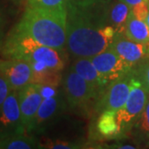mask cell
<instances>
[{
  "mask_svg": "<svg viewBox=\"0 0 149 149\" xmlns=\"http://www.w3.org/2000/svg\"><path fill=\"white\" fill-rule=\"evenodd\" d=\"M109 2L69 0L65 48L73 58H91L100 53L118 35L108 19Z\"/></svg>",
  "mask_w": 149,
  "mask_h": 149,
  "instance_id": "cell-1",
  "label": "cell"
},
{
  "mask_svg": "<svg viewBox=\"0 0 149 149\" xmlns=\"http://www.w3.org/2000/svg\"><path fill=\"white\" fill-rule=\"evenodd\" d=\"M66 8H43L26 6L14 28L38 43L57 50L66 47Z\"/></svg>",
  "mask_w": 149,
  "mask_h": 149,
  "instance_id": "cell-2",
  "label": "cell"
},
{
  "mask_svg": "<svg viewBox=\"0 0 149 149\" xmlns=\"http://www.w3.org/2000/svg\"><path fill=\"white\" fill-rule=\"evenodd\" d=\"M1 53L8 59L27 61L30 65L42 62L55 70L62 71L65 65V50H57L42 45L13 27L0 45Z\"/></svg>",
  "mask_w": 149,
  "mask_h": 149,
  "instance_id": "cell-3",
  "label": "cell"
},
{
  "mask_svg": "<svg viewBox=\"0 0 149 149\" xmlns=\"http://www.w3.org/2000/svg\"><path fill=\"white\" fill-rule=\"evenodd\" d=\"M61 87L70 111L82 117L94 113L98 97L80 74L68 68L62 75Z\"/></svg>",
  "mask_w": 149,
  "mask_h": 149,
  "instance_id": "cell-4",
  "label": "cell"
},
{
  "mask_svg": "<svg viewBox=\"0 0 149 149\" xmlns=\"http://www.w3.org/2000/svg\"><path fill=\"white\" fill-rule=\"evenodd\" d=\"M68 110L69 107L61 87L57 95L43 99L27 133L36 136L47 134L51 128L61 121Z\"/></svg>",
  "mask_w": 149,
  "mask_h": 149,
  "instance_id": "cell-5",
  "label": "cell"
},
{
  "mask_svg": "<svg viewBox=\"0 0 149 149\" xmlns=\"http://www.w3.org/2000/svg\"><path fill=\"white\" fill-rule=\"evenodd\" d=\"M148 97V91L134 74V79L128 100L123 107L117 111L118 121L125 137L128 138L129 131L143 111Z\"/></svg>",
  "mask_w": 149,
  "mask_h": 149,
  "instance_id": "cell-6",
  "label": "cell"
},
{
  "mask_svg": "<svg viewBox=\"0 0 149 149\" xmlns=\"http://www.w3.org/2000/svg\"><path fill=\"white\" fill-rule=\"evenodd\" d=\"M134 79L133 69L126 74L110 82L96 102L94 113L98 115L106 110L118 111L128 100Z\"/></svg>",
  "mask_w": 149,
  "mask_h": 149,
  "instance_id": "cell-7",
  "label": "cell"
},
{
  "mask_svg": "<svg viewBox=\"0 0 149 149\" xmlns=\"http://www.w3.org/2000/svg\"><path fill=\"white\" fill-rule=\"evenodd\" d=\"M17 99V91H12L0 107V140L26 133Z\"/></svg>",
  "mask_w": 149,
  "mask_h": 149,
  "instance_id": "cell-8",
  "label": "cell"
},
{
  "mask_svg": "<svg viewBox=\"0 0 149 149\" xmlns=\"http://www.w3.org/2000/svg\"><path fill=\"white\" fill-rule=\"evenodd\" d=\"M91 61L104 78L110 83L133 69L110 48L91 57Z\"/></svg>",
  "mask_w": 149,
  "mask_h": 149,
  "instance_id": "cell-9",
  "label": "cell"
},
{
  "mask_svg": "<svg viewBox=\"0 0 149 149\" xmlns=\"http://www.w3.org/2000/svg\"><path fill=\"white\" fill-rule=\"evenodd\" d=\"M0 73L8 81L12 91H18L27 84L33 83L32 66L22 60H0Z\"/></svg>",
  "mask_w": 149,
  "mask_h": 149,
  "instance_id": "cell-10",
  "label": "cell"
},
{
  "mask_svg": "<svg viewBox=\"0 0 149 149\" xmlns=\"http://www.w3.org/2000/svg\"><path fill=\"white\" fill-rule=\"evenodd\" d=\"M127 138L123 135L117 118V111L106 110L99 113L94 120V127L90 133L91 146L96 141L117 140Z\"/></svg>",
  "mask_w": 149,
  "mask_h": 149,
  "instance_id": "cell-11",
  "label": "cell"
},
{
  "mask_svg": "<svg viewBox=\"0 0 149 149\" xmlns=\"http://www.w3.org/2000/svg\"><path fill=\"white\" fill-rule=\"evenodd\" d=\"M17 99L22 118L26 128H29L43 100L37 83H30L17 91Z\"/></svg>",
  "mask_w": 149,
  "mask_h": 149,
  "instance_id": "cell-12",
  "label": "cell"
},
{
  "mask_svg": "<svg viewBox=\"0 0 149 149\" xmlns=\"http://www.w3.org/2000/svg\"><path fill=\"white\" fill-rule=\"evenodd\" d=\"M109 48L115 52L133 68L149 58V44L135 42L124 35H118Z\"/></svg>",
  "mask_w": 149,
  "mask_h": 149,
  "instance_id": "cell-13",
  "label": "cell"
},
{
  "mask_svg": "<svg viewBox=\"0 0 149 149\" xmlns=\"http://www.w3.org/2000/svg\"><path fill=\"white\" fill-rule=\"evenodd\" d=\"M69 68L73 70L88 82L95 95L100 98L105 91L106 87L109 84L104 76L95 67L91 58L88 57H78L70 64Z\"/></svg>",
  "mask_w": 149,
  "mask_h": 149,
  "instance_id": "cell-14",
  "label": "cell"
},
{
  "mask_svg": "<svg viewBox=\"0 0 149 149\" xmlns=\"http://www.w3.org/2000/svg\"><path fill=\"white\" fill-rule=\"evenodd\" d=\"M131 14V8L119 0H110L108 19L118 35H124L125 27Z\"/></svg>",
  "mask_w": 149,
  "mask_h": 149,
  "instance_id": "cell-15",
  "label": "cell"
},
{
  "mask_svg": "<svg viewBox=\"0 0 149 149\" xmlns=\"http://www.w3.org/2000/svg\"><path fill=\"white\" fill-rule=\"evenodd\" d=\"M42 148L41 139L36 135L23 133L0 140V149Z\"/></svg>",
  "mask_w": 149,
  "mask_h": 149,
  "instance_id": "cell-16",
  "label": "cell"
},
{
  "mask_svg": "<svg viewBox=\"0 0 149 149\" xmlns=\"http://www.w3.org/2000/svg\"><path fill=\"white\" fill-rule=\"evenodd\" d=\"M128 137H131L137 144L149 146V97L143 111L129 131Z\"/></svg>",
  "mask_w": 149,
  "mask_h": 149,
  "instance_id": "cell-17",
  "label": "cell"
},
{
  "mask_svg": "<svg viewBox=\"0 0 149 149\" xmlns=\"http://www.w3.org/2000/svg\"><path fill=\"white\" fill-rule=\"evenodd\" d=\"M124 36L135 42L149 44V27L145 21H142L132 14L128 18Z\"/></svg>",
  "mask_w": 149,
  "mask_h": 149,
  "instance_id": "cell-18",
  "label": "cell"
},
{
  "mask_svg": "<svg viewBox=\"0 0 149 149\" xmlns=\"http://www.w3.org/2000/svg\"><path fill=\"white\" fill-rule=\"evenodd\" d=\"M42 148L49 149H80L89 148L90 143L81 139H46L41 140Z\"/></svg>",
  "mask_w": 149,
  "mask_h": 149,
  "instance_id": "cell-19",
  "label": "cell"
},
{
  "mask_svg": "<svg viewBox=\"0 0 149 149\" xmlns=\"http://www.w3.org/2000/svg\"><path fill=\"white\" fill-rule=\"evenodd\" d=\"M137 76L149 93V58L146 59L133 68Z\"/></svg>",
  "mask_w": 149,
  "mask_h": 149,
  "instance_id": "cell-20",
  "label": "cell"
},
{
  "mask_svg": "<svg viewBox=\"0 0 149 149\" xmlns=\"http://www.w3.org/2000/svg\"><path fill=\"white\" fill-rule=\"evenodd\" d=\"M69 0H29L27 5L43 8H66Z\"/></svg>",
  "mask_w": 149,
  "mask_h": 149,
  "instance_id": "cell-21",
  "label": "cell"
},
{
  "mask_svg": "<svg viewBox=\"0 0 149 149\" xmlns=\"http://www.w3.org/2000/svg\"><path fill=\"white\" fill-rule=\"evenodd\" d=\"M148 12L149 1H143L131 8V13L133 16L142 21L146 22L148 15Z\"/></svg>",
  "mask_w": 149,
  "mask_h": 149,
  "instance_id": "cell-22",
  "label": "cell"
},
{
  "mask_svg": "<svg viewBox=\"0 0 149 149\" xmlns=\"http://www.w3.org/2000/svg\"><path fill=\"white\" fill-rule=\"evenodd\" d=\"M12 91L10 88V85H8V81L3 77V75L0 73V107L5 101L7 97L10 94Z\"/></svg>",
  "mask_w": 149,
  "mask_h": 149,
  "instance_id": "cell-23",
  "label": "cell"
},
{
  "mask_svg": "<svg viewBox=\"0 0 149 149\" xmlns=\"http://www.w3.org/2000/svg\"><path fill=\"white\" fill-rule=\"evenodd\" d=\"M7 24L6 16L3 9L0 8V45L3 42V38L5 36V27Z\"/></svg>",
  "mask_w": 149,
  "mask_h": 149,
  "instance_id": "cell-24",
  "label": "cell"
},
{
  "mask_svg": "<svg viewBox=\"0 0 149 149\" xmlns=\"http://www.w3.org/2000/svg\"><path fill=\"white\" fill-rule=\"evenodd\" d=\"M119 1H121L123 3H126L127 5L129 6L132 8L134 6L138 5L140 3H142L143 1H147V0H119Z\"/></svg>",
  "mask_w": 149,
  "mask_h": 149,
  "instance_id": "cell-25",
  "label": "cell"
},
{
  "mask_svg": "<svg viewBox=\"0 0 149 149\" xmlns=\"http://www.w3.org/2000/svg\"><path fill=\"white\" fill-rule=\"evenodd\" d=\"M9 1H10L13 4H14V5L21 6L23 5V4L27 5V2H28L29 0H9Z\"/></svg>",
  "mask_w": 149,
  "mask_h": 149,
  "instance_id": "cell-26",
  "label": "cell"
},
{
  "mask_svg": "<svg viewBox=\"0 0 149 149\" xmlns=\"http://www.w3.org/2000/svg\"><path fill=\"white\" fill-rule=\"evenodd\" d=\"M146 22L148 24V26L149 27V12H148V17H147V20H146Z\"/></svg>",
  "mask_w": 149,
  "mask_h": 149,
  "instance_id": "cell-27",
  "label": "cell"
},
{
  "mask_svg": "<svg viewBox=\"0 0 149 149\" xmlns=\"http://www.w3.org/2000/svg\"><path fill=\"white\" fill-rule=\"evenodd\" d=\"M147 1H149V0H147Z\"/></svg>",
  "mask_w": 149,
  "mask_h": 149,
  "instance_id": "cell-28",
  "label": "cell"
}]
</instances>
